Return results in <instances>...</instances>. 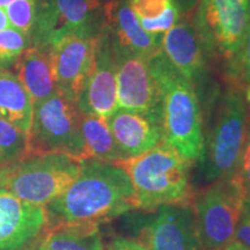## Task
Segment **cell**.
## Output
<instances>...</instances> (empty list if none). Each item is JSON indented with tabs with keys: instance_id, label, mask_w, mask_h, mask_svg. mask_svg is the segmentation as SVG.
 <instances>
[{
	"instance_id": "5bb4252c",
	"label": "cell",
	"mask_w": 250,
	"mask_h": 250,
	"mask_svg": "<svg viewBox=\"0 0 250 250\" xmlns=\"http://www.w3.org/2000/svg\"><path fill=\"white\" fill-rule=\"evenodd\" d=\"M48 223L44 206L0 189V250H17L35 239Z\"/></svg>"
},
{
	"instance_id": "7c38bea8",
	"label": "cell",
	"mask_w": 250,
	"mask_h": 250,
	"mask_svg": "<svg viewBox=\"0 0 250 250\" xmlns=\"http://www.w3.org/2000/svg\"><path fill=\"white\" fill-rule=\"evenodd\" d=\"M143 229L147 250H204L193 208L189 205H164Z\"/></svg>"
},
{
	"instance_id": "f1b7e54d",
	"label": "cell",
	"mask_w": 250,
	"mask_h": 250,
	"mask_svg": "<svg viewBox=\"0 0 250 250\" xmlns=\"http://www.w3.org/2000/svg\"><path fill=\"white\" fill-rule=\"evenodd\" d=\"M234 241L250 248V201L243 199L241 212L235 228Z\"/></svg>"
},
{
	"instance_id": "6da1fadb",
	"label": "cell",
	"mask_w": 250,
	"mask_h": 250,
	"mask_svg": "<svg viewBox=\"0 0 250 250\" xmlns=\"http://www.w3.org/2000/svg\"><path fill=\"white\" fill-rule=\"evenodd\" d=\"M134 208V190L126 171L115 164L93 159L81 161L77 180L44 206L49 225H99Z\"/></svg>"
},
{
	"instance_id": "7402d4cb",
	"label": "cell",
	"mask_w": 250,
	"mask_h": 250,
	"mask_svg": "<svg viewBox=\"0 0 250 250\" xmlns=\"http://www.w3.org/2000/svg\"><path fill=\"white\" fill-rule=\"evenodd\" d=\"M28 158V133L0 118V168L2 170Z\"/></svg>"
},
{
	"instance_id": "e575fe53",
	"label": "cell",
	"mask_w": 250,
	"mask_h": 250,
	"mask_svg": "<svg viewBox=\"0 0 250 250\" xmlns=\"http://www.w3.org/2000/svg\"><path fill=\"white\" fill-rule=\"evenodd\" d=\"M14 0H0V8H6L9 4H12Z\"/></svg>"
},
{
	"instance_id": "277c9868",
	"label": "cell",
	"mask_w": 250,
	"mask_h": 250,
	"mask_svg": "<svg viewBox=\"0 0 250 250\" xmlns=\"http://www.w3.org/2000/svg\"><path fill=\"white\" fill-rule=\"evenodd\" d=\"M80 169V160L62 153L28 156L0 174V189L45 206L77 180Z\"/></svg>"
},
{
	"instance_id": "5b68a950",
	"label": "cell",
	"mask_w": 250,
	"mask_h": 250,
	"mask_svg": "<svg viewBox=\"0 0 250 250\" xmlns=\"http://www.w3.org/2000/svg\"><path fill=\"white\" fill-rule=\"evenodd\" d=\"M80 116L77 103L58 90L34 104L28 156L62 153L77 160H86Z\"/></svg>"
},
{
	"instance_id": "cb8c5ba5",
	"label": "cell",
	"mask_w": 250,
	"mask_h": 250,
	"mask_svg": "<svg viewBox=\"0 0 250 250\" xmlns=\"http://www.w3.org/2000/svg\"><path fill=\"white\" fill-rule=\"evenodd\" d=\"M37 5L39 0H14L9 4L5 12L11 28L30 36L36 22Z\"/></svg>"
},
{
	"instance_id": "2e32d148",
	"label": "cell",
	"mask_w": 250,
	"mask_h": 250,
	"mask_svg": "<svg viewBox=\"0 0 250 250\" xmlns=\"http://www.w3.org/2000/svg\"><path fill=\"white\" fill-rule=\"evenodd\" d=\"M105 26L117 46L151 58L161 51V36L152 35L140 24L129 0H120L101 11Z\"/></svg>"
},
{
	"instance_id": "ffe728a7",
	"label": "cell",
	"mask_w": 250,
	"mask_h": 250,
	"mask_svg": "<svg viewBox=\"0 0 250 250\" xmlns=\"http://www.w3.org/2000/svg\"><path fill=\"white\" fill-rule=\"evenodd\" d=\"M34 103L17 76L0 70V118L29 133Z\"/></svg>"
},
{
	"instance_id": "8fae6325",
	"label": "cell",
	"mask_w": 250,
	"mask_h": 250,
	"mask_svg": "<svg viewBox=\"0 0 250 250\" xmlns=\"http://www.w3.org/2000/svg\"><path fill=\"white\" fill-rule=\"evenodd\" d=\"M77 105L83 114L105 120L118 109L116 58L111 34L105 23L96 39L93 70L78 99Z\"/></svg>"
},
{
	"instance_id": "30bf717a",
	"label": "cell",
	"mask_w": 250,
	"mask_h": 250,
	"mask_svg": "<svg viewBox=\"0 0 250 250\" xmlns=\"http://www.w3.org/2000/svg\"><path fill=\"white\" fill-rule=\"evenodd\" d=\"M114 51L118 109L139 112L161 123L162 94L149 67L148 58L115 43Z\"/></svg>"
},
{
	"instance_id": "8d00e7d4",
	"label": "cell",
	"mask_w": 250,
	"mask_h": 250,
	"mask_svg": "<svg viewBox=\"0 0 250 250\" xmlns=\"http://www.w3.org/2000/svg\"><path fill=\"white\" fill-rule=\"evenodd\" d=\"M2 171H4V170H2V169H1V168H0V174H1V173H2Z\"/></svg>"
},
{
	"instance_id": "9c48e42d",
	"label": "cell",
	"mask_w": 250,
	"mask_h": 250,
	"mask_svg": "<svg viewBox=\"0 0 250 250\" xmlns=\"http://www.w3.org/2000/svg\"><path fill=\"white\" fill-rule=\"evenodd\" d=\"M243 199L233 179L217 180L196 199L193 212L204 250H220L234 241Z\"/></svg>"
},
{
	"instance_id": "836d02e7",
	"label": "cell",
	"mask_w": 250,
	"mask_h": 250,
	"mask_svg": "<svg viewBox=\"0 0 250 250\" xmlns=\"http://www.w3.org/2000/svg\"><path fill=\"white\" fill-rule=\"evenodd\" d=\"M245 100L247 105L250 109V78L245 81Z\"/></svg>"
},
{
	"instance_id": "484cf974",
	"label": "cell",
	"mask_w": 250,
	"mask_h": 250,
	"mask_svg": "<svg viewBox=\"0 0 250 250\" xmlns=\"http://www.w3.org/2000/svg\"><path fill=\"white\" fill-rule=\"evenodd\" d=\"M232 179L235 181L240 188L245 199L250 201V118L247 126V134L245 144H243L241 155H240L239 165Z\"/></svg>"
},
{
	"instance_id": "f546056e",
	"label": "cell",
	"mask_w": 250,
	"mask_h": 250,
	"mask_svg": "<svg viewBox=\"0 0 250 250\" xmlns=\"http://www.w3.org/2000/svg\"><path fill=\"white\" fill-rule=\"evenodd\" d=\"M105 250H147L142 243H138L133 240L125 239V237H116L112 240L110 245Z\"/></svg>"
},
{
	"instance_id": "4dcf8cb0",
	"label": "cell",
	"mask_w": 250,
	"mask_h": 250,
	"mask_svg": "<svg viewBox=\"0 0 250 250\" xmlns=\"http://www.w3.org/2000/svg\"><path fill=\"white\" fill-rule=\"evenodd\" d=\"M118 1H120V0H92L93 4L95 5L99 9H101V11L103 8L116 4V2H118Z\"/></svg>"
},
{
	"instance_id": "d6a6232c",
	"label": "cell",
	"mask_w": 250,
	"mask_h": 250,
	"mask_svg": "<svg viewBox=\"0 0 250 250\" xmlns=\"http://www.w3.org/2000/svg\"><path fill=\"white\" fill-rule=\"evenodd\" d=\"M9 27V22L7 15H6V12L4 8H0V30L6 29V28Z\"/></svg>"
},
{
	"instance_id": "83f0119b",
	"label": "cell",
	"mask_w": 250,
	"mask_h": 250,
	"mask_svg": "<svg viewBox=\"0 0 250 250\" xmlns=\"http://www.w3.org/2000/svg\"><path fill=\"white\" fill-rule=\"evenodd\" d=\"M130 6L138 19H155L164 13L171 0H129Z\"/></svg>"
},
{
	"instance_id": "e0dca14e",
	"label": "cell",
	"mask_w": 250,
	"mask_h": 250,
	"mask_svg": "<svg viewBox=\"0 0 250 250\" xmlns=\"http://www.w3.org/2000/svg\"><path fill=\"white\" fill-rule=\"evenodd\" d=\"M161 51L180 74L195 83L205 70L204 48L196 28L177 22L161 36Z\"/></svg>"
},
{
	"instance_id": "44dd1931",
	"label": "cell",
	"mask_w": 250,
	"mask_h": 250,
	"mask_svg": "<svg viewBox=\"0 0 250 250\" xmlns=\"http://www.w3.org/2000/svg\"><path fill=\"white\" fill-rule=\"evenodd\" d=\"M80 130L86 160L93 159L110 164L123 160L124 156L115 143L105 118L81 112Z\"/></svg>"
},
{
	"instance_id": "8992f818",
	"label": "cell",
	"mask_w": 250,
	"mask_h": 250,
	"mask_svg": "<svg viewBox=\"0 0 250 250\" xmlns=\"http://www.w3.org/2000/svg\"><path fill=\"white\" fill-rule=\"evenodd\" d=\"M193 27L204 50L233 62L250 27V0H199Z\"/></svg>"
},
{
	"instance_id": "ba28073f",
	"label": "cell",
	"mask_w": 250,
	"mask_h": 250,
	"mask_svg": "<svg viewBox=\"0 0 250 250\" xmlns=\"http://www.w3.org/2000/svg\"><path fill=\"white\" fill-rule=\"evenodd\" d=\"M248 105L236 85L230 87L221 101L210 143L208 179H232L235 174L248 126Z\"/></svg>"
},
{
	"instance_id": "3957f363",
	"label": "cell",
	"mask_w": 250,
	"mask_h": 250,
	"mask_svg": "<svg viewBox=\"0 0 250 250\" xmlns=\"http://www.w3.org/2000/svg\"><path fill=\"white\" fill-rule=\"evenodd\" d=\"M115 165L129 175L136 208L155 211L164 205H189L190 161L166 142L151 151Z\"/></svg>"
},
{
	"instance_id": "1f68e13d",
	"label": "cell",
	"mask_w": 250,
	"mask_h": 250,
	"mask_svg": "<svg viewBox=\"0 0 250 250\" xmlns=\"http://www.w3.org/2000/svg\"><path fill=\"white\" fill-rule=\"evenodd\" d=\"M220 250H250V248L242 246L241 243L233 241V242H230L229 245H227L226 247H224V248H221Z\"/></svg>"
},
{
	"instance_id": "9a60e30c",
	"label": "cell",
	"mask_w": 250,
	"mask_h": 250,
	"mask_svg": "<svg viewBox=\"0 0 250 250\" xmlns=\"http://www.w3.org/2000/svg\"><path fill=\"white\" fill-rule=\"evenodd\" d=\"M107 122L124 159L142 155L164 142L160 122L139 112L117 109Z\"/></svg>"
},
{
	"instance_id": "4316f807",
	"label": "cell",
	"mask_w": 250,
	"mask_h": 250,
	"mask_svg": "<svg viewBox=\"0 0 250 250\" xmlns=\"http://www.w3.org/2000/svg\"><path fill=\"white\" fill-rule=\"evenodd\" d=\"M229 71L234 80H241L245 83L250 78V27L239 55L229 62Z\"/></svg>"
},
{
	"instance_id": "52a82bcc",
	"label": "cell",
	"mask_w": 250,
	"mask_h": 250,
	"mask_svg": "<svg viewBox=\"0 0 250 250\" xmlns=\"http://www.w3.org/2000/svg\"><path fill=\"white\" fill-rule=\"evenodd\" d=\"M92 0H39L30 45L50 49L71 35L95 37L104 26Z\"/></svg>"
},
{
	"instance_id": "4fadbf2b",
	"label": "cell",
	"mask_w": 250,
	"mask_h": 250,
	"mask_svg": "<svg viewBox=\"0 0 250 250\" xmlns=\"http://www.w3.org/2000/svg\"><path fill=\"white\" fill-rule=\"evenodd\" d=\"M96 39L71 35L50 48L57 90L76 103L93 70Z\"/></svg>"
},
{
	"instance_id": "d4e9b609",
	"label": "cell",
	"mask_w": 250,
	"mask_h": 250,
	"mask_svg": "<svg viewBox=\"0 0 250 250\" xmlns=\"http://www.w3.org/2000/svg\"><path fill=\"white\" fill-rule=\"evenodd\" d=\"M142 27L147 33L152 35L161 36L164 35L167 30H169L171 27L175 26L180 20V8L175 2L171 0V4L168 6V8L162 13L160 17L155 19H138Z\"/></svg>"
},
{
	"instance_id": "d6986e66",
	"label": "cell",
	"mask_w": 250,
	"mask_h": 250,
	"mask_svg": "<svg viewBox=\"0 0 250 250\" xmlns=\"http://www.w3.org/2000/svg\"><path fill=\"white\" fill-rule=\"evenodd\" d=\"M33 250H104L95 224H46Z\"/></svg>"
},
{
	"instance_id": "7a4b0ae2",
	"label": "cell",
	"mask_w": 250,
	"mask_h": 250,
	"mask_svg": "<svg viewBox=\"0 0 250 250\" xmlns=\"http://www.w3.org/2000/svg\"><path fill=\"white\" fill-rule=\"evenodd\" d=\"M148 62L162 94L164 142L190 162L203 161L204 127L195 85L171 66L162 51L149 58Z\"/></svg>"
},
{
	"instance_id": "603a6c76",
	"label": "cell",
	"mask_w": 250,
	"mask_h": 250,
	"mask_svg": "<svg viewBox=\"0 0 250 250\" xmlns=\"http://www.w3.org/2000/svg\"><path fill=\"white\" fill-rule=\"evenodd\" d=\"M30 45V39L26 34L8 27L0 30V70H7Z\"/></svg>"
},
{
	"instance_id": "d590c367",
	"label": "cell",
	"mask_w": 250,
	"mask_h": 250,
	"mask_svg": "<svg viewBox=\"0 0 250 250\" xmlns=\"http://www.w3.org/2000/svg\"><path fill=\"white\" fill-rule=\"evenodd\" d=\"M173 1H174L175 4H176L177 6H179V8L181 9V5L183 4V0H173Z\"/></svg>"
},
{
	"instance_id": "ac0fdd59",
	"label": "cell",
	"mask_w": 250,
	"mask_h": 250,
	"mask_svg": "<svg viewBox=\"0 0 250 250\" xmlns=\"http://www.w3.org/2000/svg\"><path fill=\"white\" fill-rule=\"evenodd\" d=\"M13 68L34 104L57 92L51 49L29 45L19 57Z\"/></svg>"
}]
</instances>
